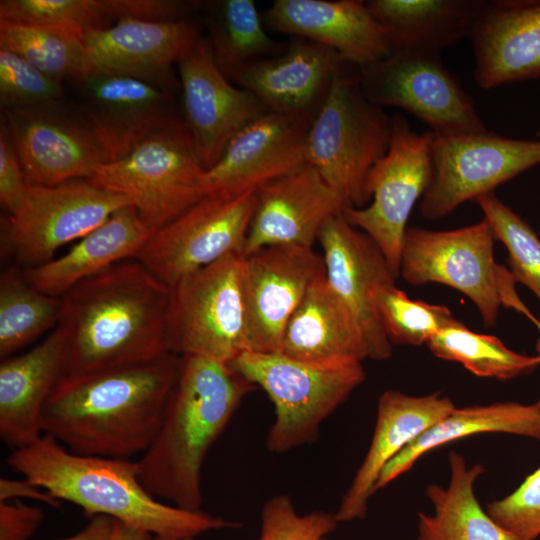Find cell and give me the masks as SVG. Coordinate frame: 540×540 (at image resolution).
<instances>
[{"label": "cell", "instance_id": "6da1fadb", "mask_svg": "<svg viewBox=\"0 0 540 540\" xmlns=\"http://www.w3.org/2000/svg\"><path fill=\"white\" fill-rule=\"evenodd\" d=\"M180 356L65 376L42 415L43 434L70 452L128 459L144 453L161 426Z\"/></svg>", "mask_w": 540, "mask_h": 540}, {"label": "cell", "instance_id": "7a4b0ae2", "mask_svg": "<svg viewBox=\"0 0 540 540\" xmlns=\"http://www.w3.org/2000/svg\"><path fill=\"white\" fill-rule=\"evenodd\" d=\"M170 287L135 259L119 262L62 296L66 376L153 360L167 352Z\"/></svg>", "mask_w": 540, "mask_h": 540}, {"label": "cell", "instance_id": "3957f363", "mask_svg": "<svg viewBox=\"0 0 540 540\" xmlns=\"http://www.w3.org/2000/svg\"><path fill=\"white\" fill-rule=\"evenodd\" d=\"M255 389L229 363L180 356L161 426L137 461L144 487L176 507L200 510L205 457L244 397Z\"/></svg>", "mask_w": 540, "mask_h": 540}, {"label": "cell", "instance_id": "277c9868", "mask_svg": "<svg viewBox=\"0 0 540 540\" xmlns=\"http://www.w3.org/2000/svg\"><path fill=\"white\" fill-rule=\"evenodd\" d=\"M7 465L59 501L79 506L90 517L109 516L153 536L194 538L211 530L240 526L201 510L156 500L142 484L137 462L75 454L46 434L13 450Z\"/></svg>", "mask_w": 540, "mask_h": 540}, {"label": "cell", "instance_id": "5b68a950", "mask_svg": "<svg viewBox=\"0 0 540 540\" xmlns=\"http://www.w3.org/2000/svg\"><path fill=\"white\" fill-rule=\"evenodd\" d=\"M392 116L365 95L357 66L342 62L307 138V163L338 194L345 207L370 200L368 178L388 151Z\"/></svg>", "mask_w": 540, "mask_h": 540}, {"label": "cell", "instance_id": "8992f818", "mask_svg": "<svg viewBox=\"0 0 540 540\" xmlns=\"http://www.w3.org/2000/svg\"><path fill=\"white\" fill-rule=\"evenodd\" d=\"M229 365L273 403L266 446L275 453L316 440L321 423L366 377L361 362L320 365L281 352L244 351Z\"/></svg>", "mask_w": 540, "mask_h": 540}, {"label": "cell", "instance_id": "52a82bcc", "mask_svg": "<svg viewBox=\"0 0 540 540\" xmlns=\"http://www.w3.org/2000/svg\"><path fill=\"white\" fill-rule=\"evenodd\" d=\"M205 171L177 117L88 179L130 198L142 221L157 231L204 197Z\"/></svg>", "mask_w": 540, "mask_h": 540}, {"label": "cell", "instance_id": "ba28073f", "mask_svg": "<svg viewBox=\"0 0 540 540\" xmlns=\"http://www.w3.org/2000/svg\"><path fill=\"white\" fill-rule=\"evenodd\" d=\"M168 351L229 363L248 351L242 253L228 254L170 288Z\"/></svg>", "mask_w": 540, "mask_h": 540}, {"label": "cell", "instance_id": "9c48e42d", "mask_svg": "<svg viewBox=\"0 0 540 540\" xmlns=\"http://www.w3.org/2000/svg\"><path fill=\"white\" fill-rule=\"evenodd\" d=\"M359 71L363 91L371 102L409 112L436 136L488 130L472 98L444 65L439 51L396 50Z\"/></svg>", "mask_w": 540, "mask_h": 540}, {"label": "cell", "instance_id": "30bf717a", "mask_svg": "<svg viewBox=\"0 0 540 540\" xmlns=\"http://www.w3.org/2000/svg\"><path fill=\"white\" fill-rule=\"evenodd\" d=\"M433 140L431 131L418 133L402 115L392 116L388 151L368 178L371 202L342 210L345 219L379 247L395 279L400 275L407 221L430 181Z\"/></svg>", "mask_w": 540, "mask_h": 540}, {"label": "cell", "instance_id": "8fae6325", "mask_svg": "<svg viewBox=\"0 0 540 540\" xmlns=\"http://www.w3.org/2000/svg\"><path fill=\"white\" fill-rule=\"evenodd\" d=\"M431 157L430 181L419 210L437 220L540 164V140L507 138L489 130L434 135Z\"/></svg>", "mask_w": 540, "mask_h": 540}, {"label": "cell", "instance_id": "7c38bea8", "mask_svg": "<svg viewBox=\"0 0 540 540\" xmlns=\"http://www.w3.org/2000/svg\"><path fill=\"white\" fill-rule=\"evenodd\" d=\"M495 235L484 218L453 230L409 227L405 233L400 275L412 285L439 283L466 295L484 325H495L501 305L500 272L493 257Z\"/></svg>", "mask_w": 540, "mask_h": 540}, {"label": "cell", "instance_id": "4fadbf2b", "mask_svg": "<svg viewBox=\"0 0 540 540\" xmlns=\"http://www.w3.org/2000/svg\"><path fill=\"white\" fill-rule=\"evenodd\" d=\"M127 205H132L130 198L89 179L29 184L17 209L6 217V238L21 264L36 267Z\"/></svg>", "mask_w": 540, "mask_h": 540}, {"label": "cell", "instance_id": "5bb4252c", "mask_svg": "<svg viewBox=\"0 0 540 540\" xmlns=\"http://www.w3.org/2000/svg\"><path fill=\"white\" fill-rule=\"evenodd\" d=\"M1 116L30 184L88 179L112 161L83 110L64 99L2 111Z\"/></svg>", "mask_w": 540, "mask_h": 540}, {"label": "cell", "instance_id": "9a60e30c", "mask_svg": "<svg viewBox=\"0 0 540 540\" xmlns=\"http://www.w3.org/2000/svg\"><path fill=\"white\" fill-rule=\"evenodd\" d=\"M256 192L205 195L155 231L134 258L168 287L231 253H242Z\"/></svg>", "mask_w": 540, "mask_h": 540}, {"label": "cell", "instance_id": "2e32d148", "mask_svg": "<svg viewBox=\"0 0 540 540\" xmlns=\"http://www.w3.org/2000/svg\"><path fill=\"white\" fill-rule=\"evenodd\" d=\"M309 114L267 110L238 132L203 177L204 196L256 192L307 163Z\"/></svg>", "mask_w": 540, "mask_h": 540}, {"label": "cell", "instance_id": "e0dca14e", "mask_svg": "<svg viewBox=\"0 0 540 540\" xmlns=\"http://www.w3.org/2000/svg\"><path fill=\"white\" fill-rule=\"evenodd\" d=\"M248 351L280 352L286 325L311 284L325 275L313 248L270 245L243 255Z\"/></svg>", "mask_w": 540, "mask_h": 540}, {"label": "cell", "instance_id": "ac0fdd59", "mask_svg": "<svg viewBox=\"0 0 540 540\" xmlns=\"http://www.w3.org/2000/svg\"><path fill=\"white\" fill-rule=\"evenodd\" d=\"M177 68L184 122L196 154L208 170L219 161L230 140L267 109L218 69L207 38L201 37Z\"/></svg>", "mask_w": 540, "mask_h": 540}, {"label": "cell", "instance_id": "d6986e66", "mask_svg": "<svg viewBox=\"0 0 540 540\" xmlns=\"http://www.w3.org/2000/svg\"><path fill=\"white\" fill-rule=\"evenodd\" d=\"M318 241L323 251L326 279L354 316L363 336L367 358L385 360L390 342L375 303L378 287L395 283L385 256L364 232L352 226L342 212L322 227Z\"/></svg>", "mask_w": 540, "mask_h": 540}, {"label": "cell", "instance_id": "ffe728a7", "mask_svg": "<svg viewBox=\"0 0 540 540\" xmlns=\"http://www.w3.org/2000/svg\"><path fill=\"white\" fill-rule=\"evenodd\" d=\"M190 19L119 20L84 35L91 72L137 78L172 91L173 67L201 38Z\"/></svg>", "mask_w": 540, "mask_h": 540}, {"label": "cell", "instance_id": "44dd1931", "mask_svg": "<svg viewBox=\"0 0 540 540\" xmlns=\"http://www.w3.org/2000/svg\"><path fill=\"white\" fill-rule=\"evenodd\" d=\"M344 207L338 194L306 163L256 191L243 255L278 244L313 248L324 224Z\"/></svg>", "mask_w": 540, "mask_h": 540}, {"label": "cell", "instance_id": "7402d4cb", "mask_svg": "<svg viewBox=\"0 0 540 540\" xmlns=\"http://www.w3.org/2000/svg\"><path fill=\"white\" fill-rule=\"evenodd\" d=\"M77 84L79 107L108 148L112 161L177 117L172 91L124 75L90 72Z\"/></svg>", "mask_w": 540, "mask_h": 540}, {"label": "cell", "instance_id": "603a6c76", "mask_svg": "<svg viewBox=\"0 0 540 540\" xmlns=\"http://www.w3.org/2000/svg\"><path fill=\"white\" fill-rule=\"evenodd\" d=\"M275 32L323 45L358 68L391 52L384 28L358 0H275L263 15Z\"/></svg>", "mask_w": 540, "mask_h": 540}, {"label": "cell", "instance_id": "cb8c5ba5", "mask_svg": "<svg viewBox=\"0 0 540 540\" xmlns=\"http://www.w3.org/2000/svg\"><path fill=\"white\" fill-rule=\"evenodd\" d=\"M467 38L479 87L540 77V0H484Z\"/></svg>", "mask_w": 540, "mask_h": 540}, {"label": "cell", "instance_id": "d4e9b609", "mask_svg": "<svg viewBox=\"0 0 540 540\" xmlns=\"http://www.w3.org/2000/svg\"><path fill=\"white\" fill-rule=\"evenodd\" d=\"M342 62L333 50L293 37L280 53L250 62L231 81L267 110L315 116Z\"/></svg>", "mask_w": 540, "mask_h": 540}, {"label": "cell", "instance_id": "484cf974", "mask_svg": "<svg viewBox=\"0 0 540 540\" xmlns=\"http://www.w3.org/2000/svg\"><path fill=\"white\" fill-rule=\"evenodd\" d=\"M68 345L61 326L32 349L0 364V437L13 450L43 435L44 407L67 374Z\"/></svg>", "mask_w": 540, "mask_h": 540}, {"label": "cell", "instance_id": "4316f807", "mask_svg": "<svg viewBox=\"0 0 540 540\" xmlns=\"http://www.w3.org/2000/svg\"><path fill=\"white\" fill-rule=\"evenodd\" d=\"M455 408L440 392L412 396L384 391L377 405L376 424L369 449L335 513L339 522L364 519L376 482L396 455Z\"/></svg>", "mask_w": 540, "mask_h": 540}, {"label": "cell", "instance_id": "83f0119b", "mask_svg": "<svg viewBox=\"0 0 540 540\" xmlns=\"http://www.w3.org/2000/svg\"><path fill=\"white\" fill-rule=\"evenodd\" d=\"M281 353L308 363L362 362L367 352L361 330L326 275L316 279L289 319Z\"/></svg>", "mask_w": 540, "mask_h": 540}, {"label": "cell", "instance_id": "f1b7e54d", "mask_svg": "<svg viewBox=\"0 0 540 540\" xmlns=\"http://www.w3.org/2000/svg\"><path fill=\"white\" fill-rule=\"evenodd\" d=\"M154 232L142 221L135 207L127 205L79 239L66 254L26 268L23 273L39 291L62 297L85 279L133 259Z\"/></svg>", "mask_w": 540, "mask_h": 540}, {"label": "cell", "instance_id": "f546056e", "mask_svg": "<svg viewBox=\"0 0 540 540\" xmlns=\"http://www.w3.org/2000/svg\"><path fill=\"white\" fill-rule=\"evenodd\" d=\"M482 433H506L540 440V409L536 403L518 402L455 407L388 462L374 492L408 472L429 451Z\"/></svg>", "mask_w": 540, "mask_h": 540}, {"label": "cell", "instance_id": "4dcf8cb0", "mask_svg": "<svg viewBox=\"0 0 540 540\" xmlns=\"http://www.w3.org/2000/svg\"><path fill=\"white\" fill-rule=\"evenodd\" d=\"M448 462V485L426 488L434 512L417 513L416 540H523L493 520L477 500L474 486L484 473L483 465L468 466L457 451L449 453Z\"/></svg>", "mask_w": 540, "mask_h": 540}, {"label": "cell", "instance_id": "1f68e13d", "mask_svg": "<svg viewBox=\"0 0 540 540\" xmlns=\"http://www.w3.org/2000/svg\"><path fill=\"white\" fill-rule=\"evenodd\" d=\"M484 0H370L372 15L384 28L392 51L441 52L468 37Z\"/></svg>", "mask_w": 540, "mask_h": 540}, {"label": "cell", "instance_id": "d6a6232c", "mask_svg": "<svg viewBox=\"0 0 540 540\" xmlns=\"http://www.w3.org/2000/svg\"><path fill=\"white\" fill-rule=\"evenodd\" d=\"M201 8L214 62L230 81L250 62L282 51L267 34L253 0L208 1Z\"/></svg>", "mask_w": 540, "mask_h": 540}, {"label": "cell", "instance_id": "836d02e7", "mask_svg": "<svg viewBox=\"0 0 540 540\" xmlns=\"http://www.w3.org/2000/svg\"><path fill=\"white\" fill-rule=\"evenodd\" d=\"M80 28L0 20V48L15 52L52 78L76 82L91 72Z\"/></svg>", "mask_w": 540, "mask_h": 540}, {"label": "cell", "instance_id": "e575fe53", "mask_svg": "<svg viewBox=\"0 0 540 540\" xmlns=\"http://www.w3.org/2000/svg\"><path fill=\"white\" fill-rule=\"evenodd\" d=\"M62 297L33 287L23 270L9 268L0 278V356H12L42 333L58 326Z\"/></svg>", "mask_w": 540, "mask_h": 540}, {"label": "cell", "instance_id": "d590c367", "mask_svg": "<svg viewBox=\"0 0 540 540\" xmlns=\"http://www.w3.org/2000/svg\"><path fill=\"white\" fill-rule=\"evenodd\" d=\"M427 345L436 357L458 362L479 377L509 380L540 365V355L517 353L498 337L473 332L460 321L438 332Z\"/></svg>", "mask_w": 540, "mask_h": 540}, {"label": "cell", "instance_id": "8d00e7d4", "mask_svg": "<svg viewBox=\"0 0 540 540\" xmlns=\"http://www.w3.org/2000/svg\"><path fill=\"white\" fill-rule=\"evenodd\" d=\"M375 303L392 344H427L438 332L459 322L446 306L410 299L395 283L378 287Z\"/></svg>", "mask_w": 540, "mask_h": 540}, {"label": "cell", "instance_id": "74e56055", "mask_svg": "<svg viewBox=\"0 0 540 540\" xmlns=\"http://www.w3.org/2000/svg\"><path fill=\"white\" fill-rule=\"evenodd\" d=\"M489 222L495 239L508 251L510 273L515 282L528 287L540 301V239L533 229L494 192L475 200Z\"/></svg>", "mask_w": 540, "mask_h": 540}, {"label": "cell", "instance_id": "f35d334b", "mask_svg": "<svg viewBox=\"0 0 540 540\" xmlns=\"http://www.w3.org/2000/svg\"><path fill=\"white\" fill-rule=\"evenodd\" d=\"M0 20L73 26L85 33L112 25L103 0H1Z\"/></svg>", "mask_w": 540, "mask_h": 540}, {"label": "cell", "instance_id": "ab89813d", "mask_svg": "<svg viewBox=\"0 0 540 540\" xmlns=\"http://www.w3.org/2000/svg\"><path fill=\"white\" fill-rule=\"evenodd\" d=\"M62 82L21 55L0 48L1 111L47 104L63 99Z\"/></svg>", "mask_w": 540, "mask_h": 540}, {"label": "cell", "instance_id": "60d3db41", "mask_svg": "<svg viewBox=\"0 0 540 540\" xmlns=\"http://www.w3.org/2000/svg\"><path fill=\"white\" fill-rule=\"evenodd\" d=\"M339 521L335 513L298 515L288 495H275L263 506L259 540H324Z\"/></svg>", "mask_w": 540, "mask_h": 540}, {"label": "cell", "instance_id": "b9f144b4", "mask_svg": "<svg viewBox=\"0 0 540 540\" xmlns=\"http://www.w3.org/2000/svg\"><path fill=\"white\" fill-rule=\"evenodd\" d=\"M486 511L523 540L540 537V466L512 493L489 503Z\"/></svg>", "mask_w": 540, "mask_h": 540}, {"label": "cell", "instance_id": "7bdbcfd3", "mask_svg": "<svg viewBox=\"0 0 540 540\" xmlns=\"http://www.w3.org/2000/svg\"><path fill=\"white\" fill-rule=\"evenodd\" d=\"M112 21L168 22L188 19L202 2L188 0H103Z\"/></svg>", "mask_w": 540, "mask_h": 540}, {"label": "cell", "instance_id": "ee69618b", "mask_svg": "<svg viewBox=\"0 0 540 540\" xmlns=\"http://www.w3.org/2000/svg\"><path fill=\"white\" fill-rule=\"evenodd\" d=\"M29 184L6 123L1 116L0 204L7 214H11L17 209L24 198Z\"/></svg>", "mask_w": 540, "mask_h": 540}, {"label": "cell", "instance_id": "f6af8a7d", "mask_svg": "<svg viewBox=\"0 0 540 540\" xmlns=\"http://www.w3.org/2000/svg\"><path fill=\"white\" fill-rule=\"evenodd\" d=\"M44 519L43 511L21 502H0V540H28Z\"/></svg>", "mask_w": 540, "mask_h": 540}, {"label": "cell", "instance_id": "bcb514c9", "mask_svg": "<svg viewBox=\"0 0 540 540\" xmlns=\"http://www.w3.org/2000/svg\"><path fill=\"white\" fill-rule=\"evenodd\" d=\"M18 498L41 501L53 507L61 504L56 497L36 483L22 477V479H0V502L11 501Z\"/></svg>", "mask_w": 540, "mask_h": 540}, {"label": "cell", "instance_id": "7dc6e473", "mask_svg": "<svg viewBox=\"0 0 540 540\" xmlns=\"http://www.w3.org/2000/svg\"><path fill=\"white\" fill-rule=\"evenodd\" d=\"M114 522L115 520L109 516L96 515L91 517L88 525L78 533L54 540H109Z\"/></svg>", "mask_w": 540, "mask_h": 540}, {"label": "cell", "instance_id": "c3c4849f", "mask_svg": "<svg viewBox=\"0 0 540 540\" xmlns=\"http://www.w3.org/2000/svg\"><path fill=\"white\" fill-rule=\"evenodd\" d=\"M153 535L145 530L115 520L109 540H152Z\"/></svg>", "mask_w": 540, "mask_h": 540}, {"label": "cell", "instance_id": "681fc988", "mask_svg": "<svg viewBox=\"0 0 540 540\" xmlns=\"http://www.w3.org/2000/svg\"><path fill=\"white\" fill-rule=\"evenodd\" d=\"M510 308H513L517 311H519L520 313L524 314L529 320H531L535 325L536 327L539 329L540 331V320H538L530 311L529 309L523 304V302L521 301L520 298L517 299V301L515 300L514 303L511 304ZM537 351L540 353V338L538 339L537 341ZM536 405L538 406V408L540 409V400L538 402H536Z\"/></svg>", "mask_w": 540, "mask_h": 540}, {"label": "cell", "instance_id": "f907efd6", "mask_svg": "<svg viewBox=\"0 0 540 540\" xmlns=\"http://www.w3.org/2000/svg\"><path fill=\"white\" fill-rule=\"evenodd\" d=\"M152 540H194L193 537H187V538H178V539H168V538H162L158 536H153Z\"/></svg>", "mask_w": 540, "mask_h": 540}, {"label": "cell", "instance_id": "816d5d0a", "mask_svg": "<svg viewBox=\"0 0 540 540\" xmlns=\"http://www.w3.org/2000/svg\"><path fill=\"white\" fill-rule=\"evenodd\" d=\"M324 540H329V539L325 538Z\"/></svg>", "mask_w": 540, "mask_h": 540}]
</instances>
